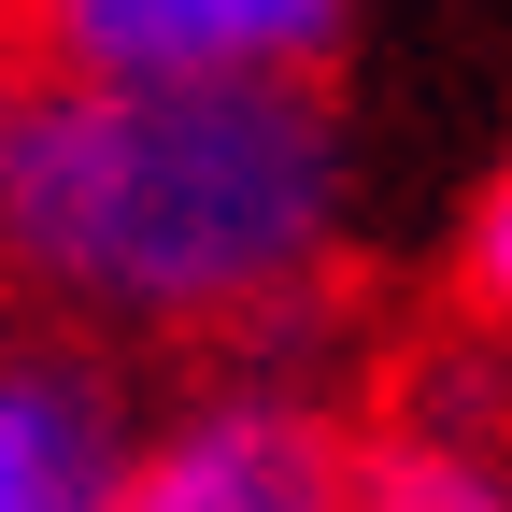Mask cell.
<instances>
[{
  "label": "cell",
  "instance_id": "6da1fadb",
  "mask_svg": "<svg viewBox=\"0 0 512 512\" xmlns=\"http://www.w3.org/2000/svg\"><path fill=\"white\" fill-rule=\"evenodd\" d=\"M356 271L328 86H128L0 29V313L86 356H271Z\"/></svg>",
  "mask_w": 512,
  "mask_h": 512
},
{
  "label": "cell",
  "instance_id": "7a4b0ae2",
  "mask_svg": "<svg viewBox=\"0 0 512 512\" xmlns=\"http://www.w3.org/2000/svg\"><path fill=\"white\" fill-rule=\"evenodd\" d=\"M370 399H342L299 342L200 356L157 413H128L114 512H356Z\"/></svg>",
  "mask_w": 512,
  "mask_h": 512
},
{
  "label": "cell",
  "instance_id": "3957f363",
  "mask_svg": "<svg viewBox=\"0 0 512 512\" xmlns=\"http://www.w3.org/2000/svg\"><path fill=\"white\" fill-rule=\"evenodd\" d=\"M0 29L128 86H328L356 0H0Z\"/></svg>",
  "mask_w": 512,
  "mask_h": 512
},
{
  "label": "cell",
  "instance_id": "277c9868",
  "mask_svg": "<svg viewBox=\"0 0 512 512\" xmlns=\"http://www.w3.org/2000/svg\"><path fill=\"white\" fill-rule=\"evenodd\" d=\"M128 384L86 342H0V512H114Z\"/></svg>",
  "mask_w": 512,
  "mask_h": 512
},
{
  "label": "cell",
  "instance_id": "5b68a950",
  "mask_svg": "<svg viewBox=\"0 0 512 512\" xmlns=\"http://www.w3.org/2000/svg\"><path fill=\"white\" fill-rule=\"evenodd\" d=\"M356 512H512V441L470 399H384L356 441Z\"/></svg>",
  "mask_w": 512,
  "mask_h": 512
},
{
  "label": "cell",
  "instance_id": "8992f818",
  "mask_svg": "<svg viewBox=\"0 0 512 512\" xmlns=\"http://www.w3.org/2000/svg\"><path fill=\"white\" fill-rule=\"evenodd\" d=\"M441 285H456V313H470V328H498V342H512V157L470 185V214H456V256H441Z\"/></svg>",
  "mask_w": 512,
  "mask_h": 512
},
{
  "label": "cell",
  "instance_id": "52a82bcc",
  "mask_svg": "<svg viewBox=\"0 0 512 512\" xmlns=\"http://www.w3.org/2000/svg\"><path fill=\"white\" fill-rule=\"evenodd\" d=\"M0 342H15V313H0Z\"/></svg>",
  "mask_w": 512,
  "mask_h": 512
}]
</instances>
